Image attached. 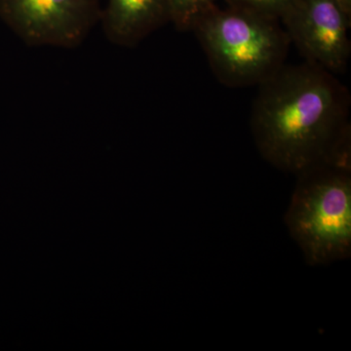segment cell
I'll list each match as a JSON object with an SVG mask.
<instances>
[{
	"instance_id": "obj_1",
	"label": "cell",
	"mask_w": 351,
	"mask_h": 351,
	"mask_svg": "<svg viewBox=\"0 0 351 351\" xmlns=\"http://www.w3.org/2000/svg\"><path fill=\"white\" fill-rule=\"evenodd\" d=\"M258 86L251 129L267 162L297 175L350 161V94L336 75L304 61L283 64Z\"/></svg>"
},
{
	"instance_id": "obj_2",
	"label": "cell",
	"mask_w": 351,
	"mask_h": 351,
	"mask_svg": "<svg viewBox=\"0 0 351 351\" xmlns=\"http://www.w3.org/2000/svg\"><path fill=\"white\" fill-rule=\"evenodd\" d=\"M214 75L226 86L258 85L287 58L291 41L280 21L215 6L195 25Z\"/></svg>"
},
{
	"instance_id": "obj_3",
	"label": "cell",
	"mask_w": 351,
	"mask_h": 351,
	"mask_svg": "<svg viewBox=\"0 0 351 351\" xmlns=\"http://www.w3.org/2000/svg\"><path fill=\"white\" fill-rule=\"evenodd\" d=\"M298 175L285 215L291 237L311 265L350 257V161L316 164Z\"/></svg>"
},
{
	"instance_id": "obj_4",
	"label": "cell",
	"mask_w": 351,
	"mask_h": 351,
	"mask_svg": "<svg viewBox=\"0 0 351 351\" xmlns=\"http://www.w3.org/2000/svg\"><path fill=\"white\" fill-rule=\"evenodd\" d=\"M101 0H0V20L32 47L75 49L100 24Z\"/></svg>"
},
{
	"instance_id": "obj_5",
	"label": "cell",
	"mask_w": 351,
	"mask_h": 351,
	"mask_svg": "<svg viewBox=\"0 0 351 351\" xmlns=\"http://www.w3.org/2000/svg\"><path fill=\"white\" fill-rule=\"evenodd\" d=\"M350 19L337 0H292L280 23L304 61L339 75L350 61Z\"/></svg>"
},
{
	"instance_id": "obj_6",
	"label": "cell",
	"mask_w": 351,
	"mask_h": 351,
	"mask_svg": "<svg viewBox=\"0 0 351 351\" xmlns=\"http://www.w3.org/2000/svg\"><path fill=\"white\" fill-rule=\"evenodd\" d=\"M170 22L169 0H107L100 24L110 43L134 47Z\"/></svg>"
},
{
	"instance_id": "obj_7",
	"label": "cell",
	"mask_w": 351,
	"mask_h": 351,
	"mask_svg": "<svg viewBox=\"0 0 351 351\" xmlns=\"http://www.w3.org/2000/svg\"><path fill=\"white\" fill-rule=\"evenodd\" d=\"M217 0H169L170 22L180 32L193 31V27L213 9Z\"/></svg>"
},
{
	"instance_id": "obj_8",
	"label": "cell",
	"mask_w": 351,
	"mask_h": 351,
	"mask_svg": "<svg viewBox=\"0 0 351 351\" xmlns=\"http://www.w3.org/2000/svg\"><path fill=\"white\" fill-rule=\"evenodd\" d=\"M292 0H226L228 7L280 21Z\"/></svg>"
},
{
	"instance_id": "obj_9",
	"label": "cell",
	"mask_w": 351,
	"mask_h": 351,
	"mask_svg": "<svg viewBox=\"0 0 351 351\" xmlns=\"http://www.w3.org/2000/svg\"><path fill=\"white\" fill-rule=\"evenodd\" d=\"M341 8L346 11L348 15L351 16V0H337Z\"/></svg>"
}]
</instances>
